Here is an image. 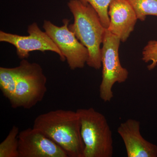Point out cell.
Listing matches in <instances>:
<instances>
[{"instance_id": "obj_1", "label": "cell", "mask_w": 157, "mask_h": 157, "mask_svg": "<svg viewBox=\"0 0 157 157\" xmlns=\"http://www.w3.org/2000/svg\"><path fill=\"white\" fill-rule=\"evenodd\" d=\"M33 128L57 144L68 157H84L85 145L76 110L58 109L42 113L36 118Z\"/></svg>"}, {"instance_id": "obj_2", "label": "cell", "mask_w": 157, "mask_h": 157, "mask_svg": "<svg viewBox=\"0 0 157 157\" xmlns=\"http://www.w3.org/2000/svg\"><path fill=\"white\" fill-rule=\"evenodd\" d=\"M68 6L74 17L69 28L82 45L87 48L89 58L86 64L99 70L102 67L101 45L106 29L92 6L78 0H70Z\"/></svg>"}, {"instance_id": "obj_3", "label": "cell", "mask_w": 157, "mask_h": 157, "mask_svg": "<svg viewBox=\"0 0 157 157\" xmlns=\"http://www.w3.org/2000/svg\"><path fill=\"white\" fill-rule=\"evenodd\" d=\"M85 145L84 157H112V133L104 114L93 107L76 110Z\"/></svg>"}, {"instance_id": "obj_4", "label": "cell", "mask_w": 157, "mask_h": 157, "mask_svg": "<svg viewBox=\"0 0 157 157\" xmlns=\"http://www.w3.org/2000/svg\"><path fill=\"white\" fill-rule=\"evenodd\" d=\"M47 78L40 65L23 59L17 66V83L10 102L16 109H30L43 100L47 88Z\"/></svg>"}, {"instance_id": "obj_5", "label": "cell", "mask_w": 157, "mask_h": 157, "mask_svg": "<svg viewBox=\"0 0 157 157\" xmlns=\"http://www.w3.org/2000/svg\"><path fill=\"white\" fill-rule=\"evenodd\" d=\"M121 42L119 38L106 29L101 47L102 79L99 88L100 98L105 102H109L113 98V86L124 82L128 77V71L122 66L120 60Z\"/></svg>"}, {"instance_id": "obj_6", "label": "cell", "mask_w": 157, "mask_h": 157, "mask_svg": "<svg viewBox=\"0 0 157 157\" xmlns=\"http://www.w3.org/2000/svg\"><path fill=\"white\" fill-rule=\"evenodd\" d=\"M69 20L63 19V25L58 27L45 20L43 28L61 52L70 69H82L88 59V50L69 29Z\"/></svg>"}, {"instance_id": "obj_7", "label": "cell", "mask_w": 157, "mask_h": 157, "mask_svg": "<svg viewBox=\"0 0 157 157\" xmlns=\"http://www.w3.org/2000/svg\"><path fill=\"white\" fill-rule=\"evenodd\" d=\"M28 33L29 36H22L1 31L0 41L14 45L17 56L22 59L28 58L31 52L49 51L57 54L62 61L66 60L56 44L48 34L39 29L36 23H33L29 26Z\"/></svg>"}, {"instance_id": "obj_8", "label": "cell", "mask_w": 157, "mask_h": 157, "mask_svg": "<svg viewBox=\"0 0 157 157\" xmlns=\"http://www.w3.org/2000/svg\"><path fill=\"white\" fill-rule=\"evenodd\" d=\"M18 138L19 157H68L60 147L33 128L20 132Z\"/></svg>"}, {"instance_id": "obj_9", "label": "cell", "mask_w": 157, "mask_h": 157, "mask_svg": "<svg viewBox=\"0 0 157 157\" xmlns=\"http://www.w3.org/2000/svg\"><path fill=\"white\" fill-rule=\"evenodd\" d=\"M128 157H157V146L144 139L140 134V122L129 119L117 128Z\"/></svg>"}, {"instance_id": "obj_10", "label": "cell", "mask_w": 157, "mask_h": 157, "mask_svg": "<svg viewBox=\"0 0 157 157\" xmlns=\"http://www.w3.org/2000/svg\"><path fill=\"white\" fill-rule=\"evenodd\" d=\"M109 24L107 30L119 38L128 40L135 29L137 19L135 10L127 0H113L108 9Z\"/></svg>"}, {"instance_id": "obj_11", "label": "cell", "mask_w": 157, "mask_h": 157, "mask_svg": "<svg viewBox=\"0 0 157 157\" xmlns=\"http://www.w3.org/2000/svg\"><path fill=\"white\" fill-rule=\"evenodd\" d=\"M17 67H0V89L5 98L10 102L15 92L17 83Z\"/></svg>"}, {"instance_id": "obj_12", "label": "cell", "mask_w": 157, "mask_h": 157, "mask_svg": "<svg viewBox=\"0 0 157 157\" xmlns=\"http://www.w3.org/2000/svg\"><path fill=\"white\" fill-rule=\"evenodd\" d=\"M19 128L13 126L5 140L0 144V157H19L18 152Z\"/></svg>"}, {"instance_id": "obj_13", "label": "cell", "mask_w": 157, "mask_h": 157, "mask_svg": "<svg viewBox=\"0 0 157 157\" xmlns=\"http://www.w3.org/2000/svg\"><path fill=\"white\" fill-rule=\"evenodd\" d=\"M133 7L137 19L144 21L148 15L157 16V0H127Z\"/></svg>"}, {"instance_id": "obj_14", "label": "cell", "mask_w": 157, "mask_h": 157, "mask_svg": "<svg viewBox=\"0 0 157 157\" xmlns=\"http://www.w3.org/2000/svg\"><path fill=\"white\" fill-rule=\"evenodd\" d=\"M83 3H87L92 6L98 13L102 25L107 29L109 24L108 9L113 0H78Z\"/></svg>"}, {"instance_id": "obj_15", "label": "cell", "mask_w": 157, "mask_h": 157, "mask_svg": "<svg viewBox=\"0 0 157 157\" xmlns=\"http://www.w3.org/2000/svg\"><path fill=\"white\" fill-rule=\"evenodd\" d=\"M142 59L144 62L151 63L147 66L149 70L154 69L157 66V41L150 40L143 48Z\"/></svg>"}]
</instances>
